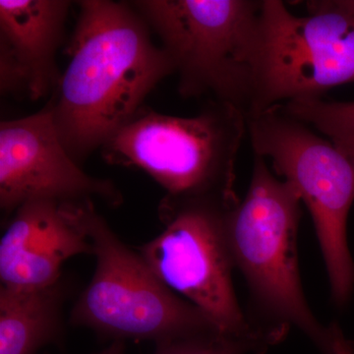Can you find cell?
I'll list each match as a JSON object with an SVG mask.
<instances>
[{"instance_id": "cell-1", "label": "cell", "mask_w": 354, "mask_h": 354, "mask_svg": "<svg viewBox=\"0 0 354 354\" xmlns=\"http://www.w3.org/2000/svg\"><path fill=\"white\" fill-rule=\"evenodd\" d=\"M79 7L69 64L48 104L60 140L80 165L138 113L174 68L131 2L83 0Z\"/></svg>"}, {"instance_id": "cell-2", "label": "cell", "mask_w": 354, "mask_h": 354, "mask_svg": "<svg viewBox=\"0 0 354 354\" xmlns=\"http://www.w3.org/2000/svg\"><path fill=\"white\" fill-rule=\"evenodd\" d=\"M131 4L162 41L185 99L209 97L247 116L265 79L263 0H139Z\"/></svg>"}, {"instance_id": "cell-3", "label": "cell", "mask_w": 354, "mask_h": 354, "mask_svg": "<svg viewBox=\"0 0 354 354\" xmlns=\"http://www.w3.org/2000/svg\"><path fill=\"white\" fill-rule=\"evenodd\" d=\"M300 205L295 187L274 176L266 158L254 155L245 197L228 215V245L248 286L251 323L277 342L297 328L324 354H330V326L324 327L314 316L300 279Z\"/></svg>"}, {"instance_id": "cell-4", "label": "cell", "mask_w": 354, "mask_h": 354, "mask_svg": "<svg viewBox=\"0 0 354 354\" xmlns=\"http://www.w3.org/2000/svg\"><path fill=\"white\" fill-rule=\"evenodd\" d=\"M246 133L245 114L223 102L209 100L191 118L143 106L102 147V156L148 174L165 191L164 206L234 201L236 160Z\"/></svg>"}, {"instance_id": "cell-5", "label": "cell", "mask_w": 354, "mask_h": 354, "mask_svg": "<svg viewBox=\"0 0 354 354\" xmlns=\"http://www.w3.org/2000/svg\"><path fill=\"white\" fill-rule=\"evenodd\" d=\"M254 155L272 162L277 176L297 190L308 209L337 307L354 291L348 218L354 203V160L327 137L286 113L281 104L247 116Z\"/></svg>"}, {"instance_id": "cell-6", "label": "cell", "mask_w": 354, "mask_h": 354, "mask_svg": "<svg viewBox=\"0 0 354 354\" xmlns=\"http://www.w3.org/2000/svg\"><path fill=\"white\" fill-rule=\"evenodd\" d=\"M91 239L97 266L71 310V325L113 342L156 344L220 330L201 310L165 286L97 213Z\"/></svg>"}, {"instance_id": "cell-7", "label": "cell", "mask_w": 354, "mask_h": 354, "mask_svg": "<svg viewBox=\"0 0 354 354\" xmlns=\"http://www.w3.org/2000/svg\"><path fill=\"white\" fill-rule=\"evenodd\" d=\"M239 201L160 205L164 230L140 247L139 254L165 286L201 310L221 332L257 335L274 344L251 323L235 293L227 218Z\"/></svg>"}, {"instance_id": "cell-8", "label": "cell", "mask_w": 354, "mask_h": 354, "mask_svg": "<svg viewBox=\"0 0 354 354\" xmlns=\"http://www.w3.org/2000/svg\"><path fill=\"white\" fill-rule=\"evenodd\" d=\"M306 7L308 15L300 17L281 0H263L267 46L258 113L354 83V16L337 0Z\"/></svg>"}, {"instance_id": "cell-9", "label": "cell", "mask_w": 354, "mask_h": 354, "mask_svg": "<svg viewBox=\"0 0 354 354\" xmlns=\"http://www.w3.org/2000/svg\"><path fill=\"white\" fill-rule=\"evenodd\" d=\"M101 200L120 206L122 194L109 179L88 176L58 135L48 104L38 113L0 123V209L6 221L32 200Z\"/></svg>"}, {"instance_id": "cell-10", "label": "cell", "mask_w": 354, "mask_h": 354, "mask_svg": "<svg viewBox=\"0 0 354 354\" xmlns=\"http://www.w3.org/2000/svg\"><path fill=\"white\" fill-rule=\"evenodd\" d=\"M94 201L32 200L6 221L0 239V283L35 290L57 283L70 258L94 255Z\"/></svg>"}, {"instance_id": "cell-11", "label": "cell", "mask_w": 354, "mask_h": 354, "mask_svg": "<svg viewBox=\"0 0 354 354\" xmlns=\"http://www.w3.org/2000/svg\"><path fill=\"white\" fill-rule=\"evenodd\" d=\"M71 2L0 0V91L39 100L53 93L62 73L57 53Z\"/></svg>"}, {"instance_id": "cell-12", "label": "cell", "mask_w": 354, "mask_h": 354, "mask_svg": "<svg viewBox=\"0 0 354 354\" xmlns=\"http://www.w3.org/2000/svg\"><path fill=\"white\" fill-rule=\"evenodd\" d=\"M71 285L57 283L35 290L0 288V354H38L58 344L64 330V305Z\"/></svg>"}, {"instance_id": "cell-13", "label": "cell", "mask_w": 354, "mask_h": 354, "mask_svg": "<svg viewBox=\"0 0 354 354\" xmlns=\"http://www.w3.org/2000/svg\"><path fill=\"white\" fill-rule=\"evenodd\" d=\"M156 346L153 354H249L264 353L271 344L257 335H236L213 330Z\"/></svg>"}, {"instance_id": "cell-14", "label": "cell", "mask_w": 354, "mask_h": 354, "mask_svg": "<svg viewBox=\"0 0 354 354\" xmlns=\"http://www.w3.org/2000/svg\"><path fill=\"white\" fill-rule=\"evenodd\" d=\"M281 104L286 113L318 130L324 136L354 133V101L327 102L316 97Z\"/></svg>"}, {"instance_id": "cell-15", "label": "cell", "mask_w": 354, "mask_h": 354, "mask_svg": "<svg viewBox=\"0 0 354 354\" xmlns=\"http://www.w3.org/2000/svg\"><path fill=\"white\" fill-rule=\"evenodd\" d=\"M332 330V351L330 354H354V344L344 337L337 324L330 325Z\"/></svg>"}, {"instance_id": "cell-16", "label": "cell", "mask_w": 354, "mask_h": 354, "mask_svg": "<svg viewBox=\"0 0 354 354\" xmlns=\"http://www.w3.org/2000/svg\"><path fill=\"white\" fill-rule=\"evenodd\" d=\"M339 150L354 160V133H339L328 137Z\"/></svg>"}, {"instance_id": "cell-17", "label": "cell", "mask_w": 354, "mask_h": 354, "mask_svg": "<svg viewBox=\"0 0 354 354\" xmlns=\"http://www.w3.org/2000/svg\"><path fill=\"white\" fill-rule=\"evenodd\" d=\"M95 354H125V344L122 341H114L102 351Z\"/></svg>"}, {"instance_id": "cell-18", "label": "cell", "mask_w": 354, "mask_h": 354, "mask_svg": "<svg viewBox=\"0 0 354 354\" xmlns=\"http://www.w3.org/2000/svg\"><path fill=\"white\" fill-rule=\"evenodd\" d=\"M337 3L354 16V0H337Z\"/></svg>"}]
</instances>
